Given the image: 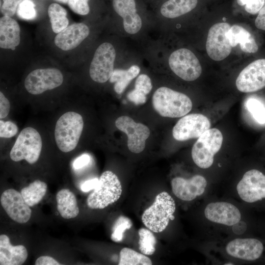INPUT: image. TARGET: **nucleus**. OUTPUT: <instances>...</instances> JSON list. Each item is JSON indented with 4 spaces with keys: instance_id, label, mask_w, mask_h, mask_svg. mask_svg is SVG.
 Segmentation results:
<instances>
[{
    "instance_id": "f257e3e1",
    "label": "nucleus",
    "mask_w": 265,
    "mask_h": 265,
    "mask_svg": "<svg viewBox=\"0 0 265 265\" xmlns=\"http://www.w3.org/2000/svg\"><path fill=\"white\" fill-rule=\"evenodd\" d=\"M152 103L159 114L169 118L183 117L192 107V101L187 96L166 87H159L155 92Z\"/></svg>"
},
{
    "instance_id": "f03ea898",
    "label": "nucleus",
    "mask_w": 265,
    "mask_h": 265,
    "mask_svg": "<svg viewBox=\"0 0 265 265\" xmlns=\"http://www.w3.org/2000/svg\"><path fill=\"white\" fill-rule=\"evenodd\" d=\"M176 210L174 199L165 191L159 193L153 204L143 212L141 219L144 225L155 233L163 231L170 220L174 218Z\"/></svg>"
},
{
    "instance_id": "7ed1b4c3",
    "label": "nucleus",
    "mask_w": 265,
    "mask_h": 265,
    "mask_svg": "<svg viewBox=\"0 0 265 265\" xmlns=\"http://www.w3.org/2000/svg\"><path fill=\"white\" fill-rule=\"evenodd\" d=\"M83 125L82 117L76 112H67L59 117L55 125L54 137L61 151L69 152L77 147Z\"/></svg>"
},
{
    "instance_id": "20e7f679",
    "label": "nucleus",
    "mask_w": 265,
    "mask_h": 265,
    "mask_svg": "<svg viewBox=\"0 0 265 265\" xmlns=\"http://www.w3.org/2000/svg\"><path fill=\"white\" fill-rule=\"evenodd\" d=\"M122 192L117 176L110 171L103 172L98 186L87 198V204L92 209H103L116 202Z\"/></svg>"
},
{
    "instance_id": "39448f33",
    "label": "nucleus",
    "mask_w": 265,
    "mask_h": 265,
    "mask_svg": "<svg viewBox=\"0 0 265 265\" xmlns=\"http://www.w3.org/2000/svg\"><path fill=\"white\" fill-rule=\"evenodd\" d=\"M223 135L216 128L205 131L193 145L191 157L195 164L202 169H207L213 164L214 157L220 150Z\"/></svg>"
},
{
    "instance_id": "423d86ee",
    "label": "nucleus",
    "mask_w": 265,
    "mask_h": 265,
    "mask_svg": "<svg viewBox=\"0 0 265 265\" xmlns=\"http://www.w3.org/2000/svg\"><path fill=\"white\" fill-rule=\"evenodd\" d=\"M42 147L40 134L34 128L26 127L19 134L10 152V157L14 161L26 160L29 164L39 159Z\"/></svg>"
},
{
    "instance_id": "0eeeda50",
    "label": "nucleus",
    "mask_w": 265,
    "mask_h": 265,
    "mask_svg": "<svg viewBox=\"0 0 265 265\" xmlns=\"http://www.w3.org/2000/svg\"><path fill=\"white\" fill-rule=\"evenodd\" d=\"M171 70L186 81H193L202 73V67L195 55L189 50L182 48L173 52L168 59Z\"/></svg>"
},
{
    "instance_id": "6e6552de",
    "label": "nucleus",
    "mask_w": 265,
    "mask_h": 265,
    "mask_svg": "<svg viewBox=\"0 0 265 265\" xmlns=\"http://www.w3.org/2000/svg\"><path fill=\"white\" fill-rule=\"evenodd\" d=\"M116 52L113 45L105 42L96 49L89 68L91 79L98 83H104L110 78L114 68Z\"/></svg>"
},
{
    "instance_id": "1a4fd4ad",
    "label": "nucleus",
    "mask_w": 265,
    "mask_h": 265,
    "mask_svg": "<svg viewBox=\"0 0 265 265\" xmlns=\"http://www.w3.org/2000/svg\"><path fill=\"white\" fill-rule=\"evenodd\" d=\"M239 198L247 203H253L265 198V175L252 169L246 171L236 186Z\"/></svg>"
},
{
    "instance_id": "9d476101",
    "label": "nucleus",
    "mask_w": 265,
    "mask_h": 265,
    "mask_svg": "<svg viewBox=\"0 0 265 265\" xmlns=\"http://www.w3.org/2000/svg\"><path fill=\"white\" fill-rule=\"evenodd\" d=\"M63 81V76L58 69H37L28 74L24 84L28 93L38 95L60 86Z\"/></svg>"
},
{
    "instance_id": "9b49d317",
    "label": "nucleus",
    "mask_w": 265,
    "mask_h": 265,
    "mask_svg": "<svg viewBox=\"0 0 265 265\" xmlns=\"http://www.w3.org/2000/svg\"><path fill=\"white\" fill-rule=\"evenodd\" d=\"M211 122L205 115L199 113L186 115L176 124L172 130L173 137L178 141L199 138L210 128Z\"/></svg>"
},
{
    "instance_id": "f8f14e48",
    "label": "nucleus",
    "mask_w": 265,
    "mask_h": 265,
    "mask_svg": "<svg viewBox=\"0 0 265 265\" xmlns=\"http://www.w3.org/2000/svg\"><path fill=\"white\" fill-rule=\"evenodd\" d=\"M227 23H218L210 28L207 36L206 49L209 57L215 61H221L231 53L232 47L226 36L230 28Z\"/></svg>"
},
{
    "instance_id": "ddd939ff",
    "label": "nucleus",
    "mask_w": 265,
    "mask_h": 265,
    "mask_svg": "<svg viewBox=\"0 0 265 265\" xmlns=\"http://www.w3.org/2000/svg\"><path fill=\"white\" fill-rule=\"evenodd\" d=\"M115 124L118 130L127 134V145L131 152L138 154L144 150L146 140L150 133L147 126L135 122L132 118L127 116L118 117Z\"/></svg>"
},
{
    "instance_id": "4468645a",
    "label": "nucleus",
    "mask_w": 265,
    "mask_h": 265,
    "mask_svg": "<svg viewBox=\"0 0 265 265\" xmlns=\"http://www.w3.org/2000/svg\"><path fill=\"white\" fill-rule=\"evenodd\" d=\"M204 214L209 222L227 227L235 226L242 218L238 208L232 203L226 201L209 203L204 209Z\"/></svg>"
},
{
    "instance_id": "2eb2a0df",
    "label": "nucleus",
    "mask_w": 265,
    "mask_h": 265,
    "mask_svg": "<svg viewBox=\"0 0 265 265\" xmlns=\"http://www.w3.org/2000/svg\"><path fill=\"white\" fill-rule=\"evenodd\" d=\"M237 89L244 93L253 92L265 87V59L253 61L239 74L236 81Z\"/></svg>"
},
{
    "instance_id": "dca6fc26",
    "label": "nucleus",
    "mask_w": 265,
    "mask_h": 265,
    "mask_svg": "<svg viewBox=\"0 0 265 265\" xmlns=\"http://www.w3.org/2000/svg\"><path fill=\"white\" fill-rule=\"evenodd\" d=\"M173 194L179 199L191 201L202 195L208 186L206 178L200 175H195L189 178L177 177L171 181Z\"/></svg>"
},
{
    "instance_id": "f3484780",
    "label": "nucleus",
    "mask_w": 265,
    "mask_h": 265,
    "mask_svg": "<svg viewBox=\"0 0 265 265\" xmlns=\"http://www.w3.org/2000/svg\"><path fill=\"white\" fill-rule=\"evenodd\" d=\"M0 203L9 217L21 224L26 223L30 218L31 210L26 203L21 193L9 188L2 192Z\"/></svg>"
},
{
    "instance_id": "a211bd4d",
    "label": "nucleus",
    "mask_w": 265,
    "mask_h": 265,
    "mask_svg": "<svg viewBox=\"0 0 265 265\" xmlns=\"http://www.w3.org/2000/svg\"><path fill=\"white\" fill-rule=\"evenodd\" d=\"M225 250L233 258L253 261L261 257L264 251V245L256 238H236L226 244Z\"/></svg>"
},
{
    "instance_id": "6ab92c4d",
    "label": "nucleus",
    "mask_w": 265,
    "mask_h": 265,
    "mask_svg": "<svg viewBox=\"0 0 265 265\" xmlns=\"http://www.w3.org/2000/svg\"><path fill=\"white\" fill-rule=\"evenodd\" d=\"M89 34V29L85 24L75 23L57 33L54 39V44L62 50H71L78 47Z\"/></svg>"
},
{
    "instance_id": "aec40b11",
    "label": "nucleus",
    "mask_w": 265,
    "mask_h": 265,
    "mask_svg": "<svg viewBox=\"0 0 265 265\" xmlns=\"http://www.w3.org/2000/svg\"><path fill=\"white\" fill-rule=\"evenodd\" d=\"M115 11L123 19L125 30L130 34L138 32L141 28L142 20L136 12L134 0H113Z\"/></svg>"
},
{
    "instance_id": "412c9836",
    "label": "nucleus",
    "mask_w": 265,
    "mask_h": 265,
    "mask_svg": "<svg viewBox=\"0 0 265 265\" xmlns=\"http://www.w3.org/2000/svg\"><path fill=\"white\" fill-rule=\"evenodd\" d=\"M28 253L23 245L13 246L6 235L0 236V265H21L26 261Z\"/></svg>"
},
{
    "instance_id": "4be33fe9",
    "label": "nucleus",
    "mask_w": 265,
    "mask_h": 265,
    "mask_svg": "<svg viewBox=\"0 0 265 265\" xmlns=\"http://www.w3.org/2000/svg\"><path fill=\"white\" fill-rule=\"evenodd\" d=\"M20 42V28L14 19L7 16L0 18V47L14 50Z\"/></svg>"
},
{
    "instance_id": "5701e85b",
    "label": "nucleus",
    "mask_w": 265,
    "mask_h": 265,
    "mask_svg": "<svg viewBox=\"0 0 265 265\" xmlns=\"http://www.w3.org/2000/svg\"><path fill=\"white\" fill-rule=\"evenodd\" d=\"M226 36L232 47L240 45L241 50L248 53H255L258 46L253 35L240 26L233 25L226 33Z\"/></svg>"
},
{
    "instance_id": "b1692460",
    "label": "nucleus",
    "mask_w": 265,
    "mask_h": 265,
    "mask_svg": "<svg viewBox=\"0 0 265 265\" xmlns=\"http://www.w3.org/2000/svg\"><path fill=\"white\" fill-rule=\"evenodd\" d=\"M57 209L61 217L65 219L76 217L79 213L76 197L68 189H62L56 194Z\"/></svg>"
},
{
    "instance_id": "393cba45",
    "label": "nucleus",
    "mask_w": 265,
    "mask_h": 265,
    "mask_svg": "<svg viewBox=\"0 0 265 265\" xmlns=\"http://www.w3.org/2000/svg\"><path fill=\"white\" fill-rule=\"evenodd\" d=\"M197 2V0H168L162 5L160 13L166 18H177L193 9Z\"/></svg>"
},
{
    "instance_id": "a878e982",
    "label": "nucleus",
    "mask_w": 265,
    "mask_h": 265,
    "mask_svg": "<svg viewBox=\"0 0 265 265\" xmlns=\"http://www.w3.org/2000/svg\"><path fill=\"white\" fill-rule=\"evenodd\" d=\"M140 68L135 65L132 66L127 70L115 69L109 79L111 82H114V89L118 94H121L131 80L139 73Z\"/></svg>"
},
{
    "instance_id": "bb28decb",
    "label": "nucleus",
    "mask_w": 265,
    "mask_h": 265,
    "mask_svg": "<svg viewBox=\"0 0 265 265\" xmlns=\"http://www.w3.org/2000/svg\"><path fill=\"white\" fill-rule=\"evenodd\" d=\"M47 190V184L37 180L29 184L28 186L22 188L21 193L26 203L29 207H33L42 200L46 193Z\"/></svg>"
},
{
    "instance_id": "cd10ccee",
    "label": "nucleus",
    "mask_w": 265,
    "mask_h": 265,
    "mask_svg": "<svg viewBox=\"0 0 265 265\" xmlns=\"http://www.w3.org/2000/svg\"><path fill=\"white\" fill-rule=\"evenodd\" d=\"M48 13L54 33H58L68 26L69 20L66 17L67 11L59 4L56 3L50 4Z\"/></svg>"
},
{
    "instance_id": "c85d7f7f",
    "label": "nucleus",
    "mask_w": 265,
    "mask_h": 265,
    "mask_svg": "<svg viewBox=\"0 0 265 265\" xmlns=\"http://www.w3.org/2000/svg\"><path fill=\"white\" fill-rule=\"evenodd\" d=\"M151 259L145 255L125 247L120 252L119 265H151Z\"/></svg>"
},
{
    "instance_id": "c756f323",
    "label": "nucleus",
    "mask_w": 265,
    "mask_h": 265,
    "mask_svg": "<svg viewBox=\"0 0 265 265\" xmlns=\"http://www.w3.org/2000/svg\"><path fill=\"white\" fill-rule=\"evenodd\" d=\"M139 249L145 255H153L156 251V238L152 231L142 228L138 231Z\"/></svg>"
},
{
    "instance_id": "7c9ffc66",
    "label": "nucleus",
    "mask_w": 265,
    "mask_h": 265,
    "mask_svg": "<svg viewBox=\"0 0 265 265\" xmlns=\"http://www.w3.org/2000/svg\"><path fill=\"white\" fill-rule=\"evenodd\" d=\"M132 225V222L129 218L124 216H119L113 226L111 240L115 242L121 241L124 232L126 230L130 229Z\"/></svg>"
},
{
    "instance_id": "2f4dec72",
    "label": "nucleus",
    "mask_w": 265,
    "mask_h": 265,
    "mask_svg": "<svg viewBox=\"0 0 265 265\" xmlns=\"http://www.w3.org/2000/svg\"><path fill=\"white\" fill-rule=\"evenodd\" d=\"M246 106L257 122L265 123V107L261 102L251 98L246 102Z\"/></svg>"
},
{
    "instance_id": "473e14b6",
    "label": "nucleus",
    "mask_w": 265,
    "mask_h": 265,
    "mask_svg": "<svg viewBox=\"0 0 265 265\" xmlns=\"http://www.w3.org/2000/svg\"><path fill=\"white\" fill-rule=\"evenodd\" d=\"M34 7L31 0H23L18 6L17 15L25 20H32L36 16Z\"/></svg>"
},
{
    "instance_id": "72a5a7b5",
    "label": "nucleus",
    "mask_w": 265,
    "mask_h": 265,
    "mask_svg": "<svg viewBox=\"0 0 265 265\" xmlns=\"http://www.w3.org/2000/svg\"><path fill=\"white\" fill-rule=\"evenodd\" d=\"M152 88L150 78L146 74H141L135 82L134 89L145 95L150 93Z\"/></svg>"
},
{
    "instance_id": "f704fd0d",
    "label": "nucleus",
    "mask_w": 265,
    "mask_h": 265,
    "mask_svg": "<svg viewBox=\"0 0 265 265\" xmlns=\"http://www.w3.org/2000/svg\"><path fill=\"white\" fill-rule=\"evenodd\" d=\"M240 6L245 5V11L251 14H256L265 4V0H237Z\"/></svg>"
},
{
    "instance_id": "c9c22d12",
    "label": "nucleus",
    "mask_w": 265,
    "mask_h": 265,
    "mask_svg": "<svg viewBox=\"0 0 265 265\" xmlns=\"http://www.w3.org/2000/svg\"><path fill=\"white\" fill-rule=\"evenodd\" d=\"M88 1L89 0H69L67 3L70 8L75 13L85 15L88 14L90 11Z\"/></svg>"
},
{
    "instance_id": "e433bc0d",
    "label": "nucleus",
    "mask_w": 265,
    "mask_h": 265,
    "mask_svg": "<svg viewBox=\"0 0 265 265\" xmlns=\"http://www.w3.org/2000/svg\"><path fill=\"white\" fill-rule=\"evenodd\" d=\"M18 131L17 126L13 122L0 120V137L10 138L15 135Z\"/></svg>"
},
{
    "instance_id": "4c0bfd02",
    "label": "nucleus",
    "mask_w": 265,
    "mask_h": 265,
    "mask_svg": "<svg viewBox=\"0 0 265 265\" xmlns=\"http://www.w3.org/2000/svg\"><path fill=\"white\" fill-rule=\"evenodd\" d=\"M23 0H2L0 4V12L3 16L11 17L13 16L17 7Z\"/></svg>"
},
{
    "instance_id": "58836bf2",
    "label": "nucleus",
    "mask_w": 265,
    "mask_h": 265,
    "mask_svg": "<svg viewBox=\"0 0 265 265\" xmlns=\"http://www.w3.org/2000/svg\"><path fill=\"white\" fill-rule=\"evenodd\" d=\"M10 105L9 100L4 95L2 92H0V118H5L9 114Z\"/></svg>"
},
{
    "instance_id": "ea45409f",
    "label": "nucleus",
    "mask_w": 265,
    "mask_h": 265,
    "mask_svg": "<svg viewBox=\"0 0 265 265\" xmlns=\"http://www.w3.org/2000/svg\"><path fill=\"white\" fill-rule=\"evenodd\" d=\"M127 97L129 101L136 105L145 103L147 99L146 95L138 92L134 89L128 93Z\"/></svg>"
},
{
    "instance_id": "a19ab883",
    "label": "nucleus",
    "mask_w": 265,
    "mask_h": 265,
    "mask_svg": "<svg viewBox=\"0 0 265 265\" xmlns=\"http://www.w3.org/2000/svg\"><path fill=\"white\" fill-rule=\"evenodd\" d=\"M90 160V157L87 154H83L78 157L73 162V166L75 169H79L87 165Z\"/></svg>"
},
{
    "instance_id": "79ce46f5",
    "label": "nucleus",
    "mask_w": 265,
    "mask_h": 265,
    "mask_svg": "<svg viewBox=\"0 0 265 265\" xmlns=\"http://www.w3.org/2000/svg\"><path fill=\"white\" fill-rule=\"evenodd\" d=\"M255 25L258 29L265 30V4L259 12Z\"/></svg>"
},
{
    "instance_id": "37998d69",
    "label": "nucleus",
    "mask_w": 265,
    "mask_h": 265,
    "mask_svg": "<svg viewBox=\"0 0 265 265\" xmlns=\"http://www.w3.org/2000/svg\"><path fill=\"white\" fill-rule=\"evenodd\" d=\"M35 265H59L60 264L54 258L49 256H42L38 258Z\"/></svg>"
},
{
    "instance_id": "c03bdc74",
    "label": "nucleus",
    "mask_w": 265,
    "mask_h": 265,
    "mask_svg": "<svg viewBox=\"0 0 265 265\" xmlns=\"http://www.w3.org/2000/svg\"><path fill=\"white\" fill-rule=\"evenodd\" d=\"M99 179L94 178L84 182L80 186V189L83 192H88L94 189L98 186Z\"/></svg>"
},
{
    "instance_id": "a18cd8bd",
    "label": "nucleus",
    "mask_w": 265,
    "mask_h": 265,
    "mask_svg": "<svg viewBox=\"0 0 265 265\" xmlns=\"http://www.w3.org/2000/svg\"><path fill=\"white\" fill-rule=\"evenodd\" d=\"M55 0L62 3H68L69 0Z\"/></svg>"
}]
</instances>
